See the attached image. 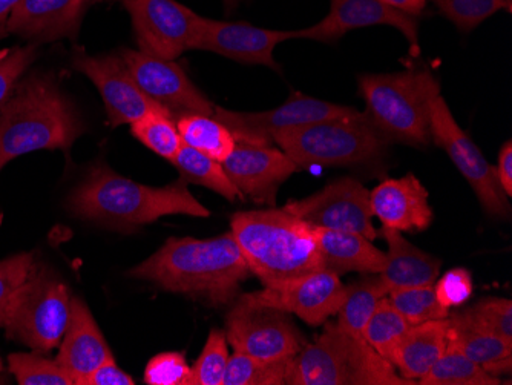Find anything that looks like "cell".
<instances>
[{"label": "cell", "mask_w": 512, "mask_h": 385, "mask_svg": "<svg viewBox=\"0 0 512 385\" xmlns=\"http://www.w3.org/2000/svg\"><path fill=\"white\" fill-rule=\"evenodd\" d=\"M252 275L232 232L211 240L169 238L129 272V277L211 307L234 303L240 297L241 283Z\"/></svg>", "instance_id": "obj_1"}, {"label": "cell", "mask_w": 512, "mask_h": 385, "mask_svg": "<svg viewBox=\"0 0 512 385\" xmlns=\"http://www.w3.org/2000/svg\"><path fill=\"white\" fill-rule=\"evenodd\" d=\"M68 209L80 220L123 234L166 215H211L191 194L184 178L163 188H152L122 177L106 165H96L89 171L69 195Z\"/></svg>", "instance_id": "obj_2"}, {"label": "cell", "mask_w": 512, "mask_h": 385, "mask_svg": "<svg viewBox=\"0 0 512 385\" xmlns=\"http://www.w3.org/2000/svg\"><path fill=\"white\" fill-rule=\"evenodd\" d=\"M83 132L76 108L50 76L20 79L0 112V171L30 152L68 151Z\"/></svg>", "instance_id": "obj_3"}, {"label": "cell", "mask_w": 512, "mask_h": 385, "mask_svg": "<svg viewBox=\"0 0 512 385\" xmlns=\"http://www.w3.org/2000/svg\"><path fill=\"white\" fill-rule=\"evenodd\" d=\"M232 234L264 287L324 269L313 226L284 208L237 212Z\"/></svg>", "instance_id": "obj_4"}, {"label": "cell", "mask_w": 512, "mask_h": 385, "mask_svg": "<svg viewBox=\"0 0 512 385\" xmlns=\"http://www.w3.org/2000/svg\"><path fill=\"white\" fill-rule=\"evenodd\" d=\"M359 94L364 116L388 143L427 148L431 140L430 114L440 96V83L427 68L393 74H362Z\"/></svg>", "instance_id": "obj_5"}, {"label": "cell", "mask_w": 512, "mask_h": 385, "mask_svg": "<svg viewBox=\"0 0 512 385\" xmlns=\"http://www.w3.org/2000/svg\"><path fill=\"white\" fill-rule=\"evenodd\" d=\"M289 385H414L362 336L325 324L324 332L290 359Z\"/></svg>", "instance_id": "obj_6"}, {"label": "cell", "mask_w": 512, "mask_h": 385, "mask_svg": "<svg viewBox=\"0 0 512 385\" xmlns=\"http://www.w3.org/2000/svg\"><path fill=\"white\" fill-rule=\"evenodd\" d=\"M273 143L301 169L381 163L391 145L361 111L353 116L283 129L273 134Z\"/></svg>", "instance_id": "obj_7"}, {"label": "cell", "mask_w": 512, "mask_h": 385, "mask_svg": "<svg viewBox=\"0 0 512 385\" xmlns=\"http://www.w3.org/2000/svg\"><path fill=\"white\" fill-rule=\"evenodd\" d=\"M69 309L68 286L50 267L36 263L14 295L4 326L7 338L34 352H51L65 335Z\"/></svg>", "instance_id": "obj_8"}, {"label": "cell", "mask_w": 512, "mask_h": 385, "mask_svg": "<svg viewBox=\"0 0 512 385\" xmlns=\"http://www.w3.org/2000/svg\"><path fill=\"white\" fill-rule=\"evenodd\" d=\"M227 343L234 352L261 361H283L301 352L307 341L286 310L267 306L244 293L226 315Z\"/></svg>", "instance_id": "obj_9"}, {"label": "cell", "mask_w": 512, "mask_h": 385, "mask_svg": "<svg viewBox=\"0 0 512 385\" xmlns=\"http://www.w3.org/2000/svg\"><path fill=\"white\" fill-rule=\"evenodd\" d=\"M431 140L444 149L460 174L470 183L483 211L497 220L511 217L509 198L497 178L496 166L491 165L470 135L460 128L444 97L434 99L430 114Z\"/></svg>", "instance_id": "obj_10"}, {"label": "cell", "mask_w": 512, "mask_h": 385, "mask_svg": "<svg viewBox=\"0 0 512 385\" xmlns=\"http://www.w3.org/2000/svg\"><path fill=\"white\" fill-rule=\"evenodd\" d=\"M123 5L140 51L175 60L194 47L204 17L177 0H123Z\"/></svg>", "instance_id": "obj_11"}, {"label": "cell", "mask_w": 512, "mask_h": 385, "mask_svg": "<svg viewBox=\"0 0 512 385\" xmlns=\"http://www.w3.org/2000/svg\"><path fill=\"white\" fill-rule=\"evenodd\" d=\"M358 109L293 93L284 105L263 112H238L215 106L214 117L234 135L237 143L272 145L273 134L321 120L353 116Z\"/></svg>", "instance_id": "obj_12"}, {"label": "cell", "mask_w": 512, "mask_h": 385, "mask_svg": "<svg viewBox=\"0 0 512 385\" xmlns=\"http://www.w3.org/2000/svg\"><path fill=\"white\" fill-rule=\"evenodd\" d=\"M119 56L138 88L168 111L175 122L189 114L214 116V103L201 93L174 60L161 59L140 50H123Z\"/></svg>", "instance_id": "obj_13"}, {"label": "cell", "mask_w": 512, "mask_h": 385, "mask_svg": "<svg viewBox=\"0 0 512 385\" xmlns=\"http://www.w3.org/2000/svg\"><path fill=\"white\" fill-rule=\"evenodd\" d=\"M284 209L313 228L358 232L368 240L378 237L373 226L370 191L352 177L338 178L316 194L289 201Z\"/></svg>", "instance_id": "obj_14"}, {"label": "cell", "mask_w": 512, "mask_h": 385, "mask_svg": "<svg viewBox=\"0 0 512 385\" xmlns=\"http://www.w3.org/2000/svg\"><path fill=\"white\" fill-rule=\"evenodd\" d=\"M73 66L99 89L114 128L132 125L148 112L165 111L138 88L120 56H88L85 51L77 50Z\"/></svg>", "instance_id": "obj_15"}, {"label": "cell", "mask_w": 512, "mask_h": 385, "mask_svg": "<svg viewBox=\"0 0 512 385\" xmlns=\"http://www.w3.org/2000/svg\"><path fill=\"white\" fill-rule=\"evenodd\" d=\"M249 295L258 303L286 310L309 326L318 327L341 309L345 286L335 272L322 269Z\"/></svg>", "instance_id": "obj_16"}, {"label": "cell", "mask_w": 512, "mask_h": 385, "mask_svg": "<svg viewBox=\"0 0 512 385\" xmlns=\"http://www.w3.org/2000/svg\"><path fill=\"white\" fill-rule=\"evenodd\" d=\"M292 39H296V31L266 30L246 22H220L204 17L192 50L209 51L235 62L281 71L273 59V51L279 43Z\"/></svg>", "instance_id": "obj_17"}, {"label": "cell", "mask_w": 512, "mask_h": 385, "mask_svg": "<svg viewBox=\"0 0 512 385\" xmlns=\"http://www.w3.org/2000/svg\"><path fill=\"white\" fill-rule=\"evenodd\" d=\"M221 165L244 198L270 206H275L279 186L302 171L281 149L249 143H237Z\"/></svg>", "instance_id": "obj_18"}, {"label": "cell", "mask_w": 512, "mask_h": 385, "mask_svg": "<svg viewBox=\"0 0 512 385\" xmlns=\"http://www.w3.org/2000/svg\"><path fill=\"white\" fill-rule=\"evenodd\" d=\"M381 25L401 31L413 50H419L417 17L387 7L381 0H332L329 14L313 27L296 30V39L332 43L350 31Z\"/></svg>", "instance_id": "obj_19"}, {"label": "cell", "mask_w": 512, "mask_h": 385, "mask_svg": "<svg viewBox=\"0 0 512 385\" xmlns=\"http://www.w3.org/2000/svg\"><path fill=\"white\" fill-rule=\"evenodd\" d=\"M428 198L421 180L408 174L382 181L370 191V208L382 226L399 232H422L430 228L434 218Z\"/></svg>", "instance_id": "obj_20"}, {"label": "cell", "mask_w": 512, "mask_h": 385, "mask_svg": "<svg viewBox=\"0 0 512 385\" xmlns=\"http://www.w3.org/2000/svg\"><path fill=\"white\" fill-rule=\"evenodd\" d=\"M89 0H20L5 31L34 43L76 37Z\"/></svg>", "instance_id": "obj_21"}, {"label": "cell", "mask_w": 512, "mask_h": 385, "mask_svg": "<svg viewBox=\"0 0 512 385\" xmlns=\"http://www.w3.org/2000/svg\"><path fill=\"white\" fill-rule=\"evenodd\" d=\"M114 358L91 310L85 301L71 297L68 324L59 344L56 361L73 376L76 385L83 381L103 362Z\"/></svg>", "instance_id": "obj_22"}, {"label": "cell", "mask_w": 512, "mask_h": 385, "mask_svg": "<svg viewBox=\"0 0 512 385\" xmlns=\"http://www.w3.org/2000/svg\"><path fill=\"white\" fill-rule=\"evenodd\" d=\"M388 246L387 263L379 277L388 292L405 287L434 286L442 260L411 244L402 232L382 226L378 232Z\"/></svg>", "instance_id": "obj_23"}, {"label": "cell", "mask_w": 512, "mask_h": 385, "mask_svg": "<svg viewBox=\"0 0 512 385\" xmlns=\"http://www.w3.org/2000/svg\"><path fill=\"white\" fill-rule=\"evenodd\" d=\"M324 269L336 275L381 274L387 255L364 235L352 231L313 228Z\"/></svg>", "instance_id": "obj_24"}, {"label": "cell", "mask_w": 512, "mask_h": 385, "mask_svg": "<svg viewBox=\"0 0 512 385\" xmlns=\"http://www.w3.org/2000/svg\"><path fill=\"white\" fill-rule=\"evenodd\" d=\"M450 341V320L427 321L407 330L394 350L391 364L402 378L417 382L444 355Z\"/></svg>", "instance_id": "obj_25"}, {"label": "cell", "mask_w": 512, "mask_h": 385, "mask_svg": "<svg viewBox=\"0 0 512 385\" xmlns=\"http://www.w3.org/2000/svg\"><path fill=\"white\" fill-rule=\"evenodd\" d=\"M450 320V343L490 373L494 378L502 379L511 375L512 341L494 333L486 332L463 320L460 313L448 318Z\"/></svg>", "instance_id": "obj_26"}, {"label": "cell", "mask_w": 512, "mask_h": 385, "mask_svg": "<svg viewBox=\"0 0 512 385\" xmlns=\"http://www.w3.org/2000/svg\"><path fill=\"white\" fill-rule=\"evenodd\" d=\"M388 289L379 274L367 277L345 286L344 301L338 315V326L356 336H362L371 315L375 313L379 301L387 297Z\"/></svg>", "instance_id": "obj_27"}, {"label": "cell", "mask_w": 512, "mask_h": 385, "mask_svg": "<svg viewBox=\"0 0 512 385\" xmlns=\"http://www.w3.org/2000/svg\"><path fill=\"white\" fill-rule=\"evenodd\" d=\"M172 165L180 171L181 178L195 183V185L204 186L217 194L223 195L226 200L234 201L246 200L241 194L240 189L232 183L224 171L223 165L209 155L191 148V146H181L178 154L172 160Z\"/></svg>", "instance_id": "obj_28"}, {"label": "cell", "mask_w": 512, "mask_h": 385, "mask_svg": "<svg viewBox=\"0 0 512 385\" xmlns=\"http://www.w3.org/2000/svg\"><path fill=\"white\" fill-rule=\"evenodd\" d=\"M177 128L184 145L191 146L220 163L237 146V140L229 128L218 122L214 116L189 114L177 120Z\"/></svg>", "instance_id": "obj_29"}, {"label": "cell", "mask_w": 512, "mask_h": 385, "mask_svg": "<svg viewBox=\"0 0 512 385\" xmlns=\"http://www.w3.org/2000/svg\"><path fill=\"white\" fill-rule=\"evenodd\" d=\"M417 384L421 385H500L502 379L486 373L479 364L463 355L457 347L448 341L444 355L437 359L427 375Z\"/></svg>", "instance_id": "obj_30"}, {"label": "cell", "mask_w": 512, "mask_h": 385, "mask_svg": "<svg viewBox=\"0 0 512 385\" xmlns=\"http://www.w3.org/2000/svg\"><path fill=\"white\" fill-rule=\"evenodd\" d=\"M411 324L405 320L396 307L391 304L388 297L382 298L371 315L362 332V338L370 344L382 358L391 362L394 350L398 347L402 336L410 329Z\"/></svg>", "instance_id": "obj_31"}, {"label": "cell", "mask_w": 512, "mask_h": 385, "mask_svg": "<svg viewBox=\"0 0 512 385\" xmlns=\"http://www.w3.org/2000/svg\"><path fill=\"white\" fill-rule=\"evenodd\" d=\"M131 132L138 142L154 151L169 162L183 146L177 122L166 111H151L132 123Z\"/></svg>", "instance_id": "obj_32"}, {"label": "cell", "mask_w": 512, "mask_h": 385, "mask_svg": "<svg viewBox=\"0 0 512 385\" xmlns=\"http://www.w3.org/2000/svg\"><path fill=\"white\" fill-rule=\"evenodd\" d=\"M290 359L261 361L244 353L234 352L227 361L223 385H284Z\"/></svg>", "instance_id": "obj_33"}, {"label": "cell", "mask_w": 512, "mask_h": 385, "mask_svg": "<svg viewBox=\"0 0 512 385\" xmlns=\"http://www.w3.org/2000/svg\"><path fill=\"white\" fill-rule=\"evenodd\" d=\"M8 366L20 385H76L56 359L45 358L40 352L11 353Z\"/></svg>", "instance_id": "obj_34"}, {"label": "cell", "mask_w": 512, "mask_h": 385, "mask_svg": "<svg viewBox=\"0 0 512 385\" xmlns=\"http://www.w3.org/2000/svg\"><path fill=\"white\" fill-rule=\"evenodd\" d=\"M387 297L411 326L427 321L444 320L450 315V309L442 306L437 300L434 286L390 290Z\"/></svg>", "instance_id": "obj_35"}, {"label": "cell", "mask_w": 512, "mask_h": 385, "mask_svg": "<svg viewBox=\"0 0 512 385\" xmlns=\"http://www.w3.org/2000/svg\"><path fill=\"white\" fill-rule=\"evenodd\" d=\"M440 13L450 19L462 33L474 30L497 11L511 13L512 0H430Z\"/></svg>", "instance_id": "obj_36"}, {"label": "cell", "mask_w": 512, "mask_h": 385, "mask_svg": "<svg viewBox=\"0 0 512 385\" xmlns=\"http://www.w3.org/2000/svg\"><path fill=\"white\" fill-rule=\"evenodd\" d=\"M227 347L226 332L212 329L200 358L191 367L192 385H223L230 356Z\"/></svg>", "instance_id": "obj_37"}, {"label": "cell", "mask_w": 512, "mask_h": 385, "mask_svg": "<svg viewBox=\"0 0 512 385\" xmlns=\"http://www.w3.org/2000/svg\"><path fill=\"white\" fill-rule=\"evenodd\" d=\"M460 316L473 326L512 341V301L509 298H483L470 309L460 312Z\"/></svg>", "instance_id": "obj_38"}, {"label": "cell", "mask_w": 512, "mask_h": 385, "mask_svg": "<svg viewBox=\"0 0 512 385\" xmlns=\"http://www.w3.org/2000/svg\"><path fill=\"white\" fill-rule=\"evenodd\" d=\"M34 264L33 254L14 255L0 261V329H4L14 295L30 277Z\"/></svg>", "instance_id": "obj_39"}, {"label": "cell", "mask_w": 512, "mask_h": 385, "mask_svg": "<svg viewBox=\"0 0 512 385\" xmlns=\"http://www.w3.org/2000/svg\"><path fill=\"white\" fill-rule=\"evenodd\" d=\"M34 59H36L34 45L0 51V112Z\"/></svg>", "instance_id": "obj_40"}, {"label": "cell", "mask_w": 512, "mask_h": 385, "mask_svg": "<svg viewBox=\"0 0 512 385\" xmlns=\"http://www.w3.org/2000/svg\"><path fill=\"white\" fill-rule=\"evenodd\" d=\"M145 382L148 385H192V370L181 353H160L148 362Z\"/></svg>", "instance_id": "obj_41"}, {"label": "cell", "mask_w": 512, "mask_h": 385, "mask_svg": "<svg viewBox=\"0 0 512 385\" xmlns=\"http://www.w3.org/2000/svg\"><path fill=\"white\" fill-rule=\"evenodd\" d=\"M434 290H436L437 300L447 309L462 306L473 295V278L470 270L462 267L448 270L447 274L434 286Z\"/></svg>", "instance_id": "obj_42"}, {"label": "cell", "mask_w": 512, "mask_h": 385, "mask_svg": "<svg viewBox=\"0 0 512 385\" xmlns=\"http://www.w3.org/2000/svg\"><path fill=\"white\" fill-rule=\"evenodd\" d=\"M135 381L123 372L117 364H115L114 358L108 359L103 362L99 369L94 370L88 378L83 381L82 385H134Z\"/></svg>", "instance_id": "obj_43"}, {"label": "cell", "mask_w": 512, "mask_h": 385, "mask_svg": "<svg viewBox=\"0 0 512 385\" xmlns=\"http://www.w3.org/2000/svg\"><path fill=\"white\" fill-rule=\"evenodd\" d=\"M497 178L506 197H512V143L511 140L505 143L500 149L499 163L496 166Z\"/></svg>", "instance_id": "obj_44"}, {"label": "cell", "mask_w": 512, "mask_h": 385, "mask_svg": "<svg viewBox=\"0 0 512 385\" xmlns=\"http://www.w3.org/2000/svg\"><path fill=\"white\" fill-rule=\"evenodd\" d=\"M381 2L387 5V7L414 17L421 16L424 13L425 7H427V0H381Z\"/></svg>", "instance_id": "obj_45"}, {"label": "cell", "mask_w": 512, "mask_h": 385, "mask_svg": "<svg viewBox=\"0 0 512 385\" xmlns=\"http://www.w3.org/2000/svg\"><path fill=\"white\" fill-rule=\"evenodd\" d=\"M20 0H0V30H5L8 17L13 13L14 8L19 5Z\"/></svg>", "instance_id": "obj_46"}, {"label": "cell", "mask_w": 512, "mask_h": 385, "mask_svg": "<svg viewBox=\"0 0 512 385\" xmlns=\"http://www.w3.org/2000/svg\"><path fill=\"white\" fill-rule=\"evenodd\" d=\"M224 5H226L227 10H234V8L238 7L241 0H223Z\"/></svg>", "instance_id": "obj_47"}, {"label": "cell", "mask_w": 512, "mask_h": 385, "mask_svg": "<svg viewBox=\"0 0 512 385\" xmlns=\"http://www.w3.org/2000/svg\"><path fill=\"white\" fill-rule=\"evenodd\" d=\"M4 370V362H2V358H0V372Z\"/></svg>", "instance_id": "obj_48"}, {"label": "cell", "mask_w": 512, "mask_h": 385, "mask_svg": "<svg viewBox=\"0 0 512 385\" xmlns=\"http://www.w3.org/2000/svg\"><path fill=\"white\" fill-rule=\"evenodd\" d=\"M89 2H100V0H89Z\"/></svg>", "instance_id": "obj_49"}]
</instances>
